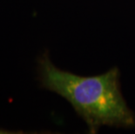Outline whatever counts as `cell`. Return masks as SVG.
I'll return each instance as SVG.
<instances>
[{
    "instance_id": "cell-1",
    "label": "cell",
    "mask_w": 135,
    "mask_h": 134,
    "mask_svg": "<svg viewBox=\"0 0 135 134\" xmlns=\"http://www.w3.org/2000/svg\"><path fill=\"white\" fill-rule=\"evenodd\" d=\"M39 70L43 86L70 102L87 124L90 133H96L102 125L135 126V116L120 91L117 67L102 75L81 77L58 69L44 56Z\"/></svg>"
}]
</instances>
